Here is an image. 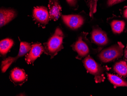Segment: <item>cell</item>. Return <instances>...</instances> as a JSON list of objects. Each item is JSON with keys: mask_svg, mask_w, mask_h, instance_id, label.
Instances as JSON below:
<instances>
[{"mask_svg": "<svg viewBox=\"0 0 127 96\" xmlns=\"http://www.w3.org/2000/svg\"><path fill=\"white\" fill-rule=\"evenodd\" d=\"M88 33L83 32L78 37L77 40L71 47L73 50L77 53V59H80L89 56L92 51L91 45L86 36Z\"/></svg>", "mask_w": 127, "mask_h": 96, "instance_id": "2", "label": "cell"}, {"mask_svg": "<svg viewBox=\"0 0 127 96\" xmlns=\"http://www.w3.org/2000/svg\"><path fill=\"white\" fill-rule=\"evenodd\" d=\"M31 48V44L30 43L21 42L19 53L17 56L15 57H9L2 61L1 65L2 72L3 73L5 72L10 66L13 63H15L19 58L26 56L30 52Z\"/></svg>", "mask_w": 127, "mask_h": 96, "instance_id": "5", "label": "cell"}, {"mask_svg": "<svg viewBox=\"0 0 127 96\" xmlns=\"http://www.w3.org/2000/svg\"><path fill=\"white\" fill-rule=\"evenodd\" d=\"M114 71L120 76H127V62L121 61L115 64L113 66Z\"/></svg>", "mask_w": 127, "mask_h": 96, "instance_id": "15", "label": "cell"}, {"mask_svg": "<svg viewBox=\"0 0 127 96\" xmlns=\"http://www.w3.org/2000/svg\"><path fill=\"white\" fill-rule=\"evenodd\" d=\"M62 19L64 23L72 30H76L84 24L85 19L79 15H63Z\"/></svg>", "mask_w": 127, "mask_h": 96, "instance_id": "7", "label": "cell"}, {"mask_svg": "<svg viewBox=\"0 0 127 96\" xmlns=\"http://www.w3.org/2000/svg\"><path fill=\"white\" fill-rule=\"evenodd\" d=\"M83 63L88 72L95 77L96 83H100L104 81L105 67L97 63L90 55L85 58Z\"/></svg>", "mask_w": 127, "mask_h": 96, "instance_id": "3", "label": "cell"}, {"mask_svg": "<svg viewBox=\"0 0 127 96\" xmlns=\"http://www.w3.org/2000/svg\"><path fill=\"white\" fill-rule=\"evenodd\" d=\"M107 76L108 81L115 87H127V82L122 77L110 74H107Z\"/></svg>", "mask_w": 127, "mask_h": 96, "instance_id": "14", "label": "cell"}, {"mask_svg": "<svg viewBox=\"0 0 127 96\" xmlns=\"http://www.w3.org/2000/svg\"><path fill=\"white\" fill-rule=\"evenodd\" d=\"M64 37L63 32L61 28L58 27L48 41L43 43L45 48L44 53L50 56L51 59L64 48L63 43Z\"/></svg>", "mask_w": 127, "mask_h": 96, "instance_id": "1", "label": "cell"}, {"mask_svg": "<svg viewBox=\"0 0 127 96\" xmlns=\"http://www.w3.org/2000/svg\"><path fill=\"white\" fill-rule=\"evenodd\" d=\"M14 41L10 38H6L0 42V53L1 56L4 57L13 46Z\"/></svg>", "mask_w": 127, "mask_h": 96, "instance_id": "13", "label": "cell"}, {"mask_svg": "<svg viewBox=\"0 0 127 96\" xmlns=\"http://www.w3.org/2000/svg\"><path fill=\"white\" fill-rule=\"evenodd\" d=\"M17 15L16 12L12 9L1 8L0 10V26L3 27L12 20Z\"/></svg>", "mask_w": 127, "mask_h": 96, "instance_id": "12", "label": "cell"}, {"mask_svg": "<svg viewBox=\"0 0 127 96\" xmlns=\"http://www.w3.org/2000/svg\"><path fill=\"white\" fill-rule=\"evenodd\" d=\"M125 56L127 60V48L125 49Z\"/></svg>", "mask_w": 127, "mask_h": 96, "instance_id": "21", "label": "cell"}, {"mask_svg": "<svg viewBox=\"0 0 127 96\" xmlns=\"http://www.w3.org/2000/svg\"><path fill=\"white\" fill-rule=\"evenodd\" d=\"M99 0H88V5L90 8V16L92 17L97 11V4Z\"/></svg>", "mask_w": 127, "mask_h": 96, "instance_id": "17", "label": "cell"}, {"mask_svg": "<svg viewBox=\"0 0 127 96\" xmlns=\"http://www.w3.org/2000/svg\"><path fill=\"white\" fill-rule=\"evenodd\" d=\"M66 2L70 7H75L77 5V0H66Z\"/></svg>", "mask_w": 127, "mask_h": 96, "instance_id": "19", "label": "cell"}, {"mask_svg": "<svg viewBox=\"0 0 127 96\" xmlns=\"http://www.w3.org/2000/svg\"><path fill=\"white\" fill-rule=\"evenodd\" d=\"M126 0H107L106 5L108 7H112L114 5L124 2Z\"/></svg>", "mask_w": 127, "mask_h": 96, "instance_id": "18", "label": "cell"}, {"mask_svg": "<svg viewBox=\"0 0 127 96\" xmlns=\"http://www.w3.org/2000/svg\"><path fill=\"white\" fill-rule=\"evenodd\" d=\"M123 16L125 18L127 19V8L124 10V12H123Z\"/></svg>", "mask_w": 127, "mask_h": 96, "instance_id": "20", "label": "cell"}, {"mask_svg": "<svg viewBox=\"0 0 127 96\" xmlns=\"http://www.w3.org/2000/svg\"><path fill=\"white\" fill-rule=\"evenodd\" d=\"M124 48L122 43H118L102 50L98 56L102 63H109L121 58L123 55Z\"/></svg>", "mask_w": 127, "mask_h": 96, "instance_id": "4", "label": "cell"}, {"mask_svg": "<svg viewBox=\"0 0 127 96\" xmlns=\"http://www.w3.org/2000/svg\"><path fill=\"white\" fill-rule=\"evenodd\" d=\"M126 24L125 21L122 20H115L110 23L111 29L114 33L119 34L124 31Z\"/></svg>", "mask_w": 127, "mask_h": 96, "instance_id": "16", "label": "cell"}, {"mask_svg": "<svg viewBox=\"0 0 127 96\" xmlns=\"http://www.w3.org/2000/svg\"><path fill=\"white\" fill-rule=\"evenodd\" d=\"M45 52V48L40 43H35L31 45L30 52L26 56L25 61L28 64H32L40 55Z\"/></svg>", "mask_w": 127, "mask_h": 96, "instance_id": "9", "label": "cell"}, {"mask_svg": "<svg viewBox=\"0 0 127 96\" xmlns=\"http://www.w3.org/2000/svg\"><path fill=\"white\" fill-rule=\"evenodd\" d=\"M48 7L50 20H57L61 15L62 11L60 0H49Z\"/></svg>", "mask_w": 127, "mask_h": 96, "instance_id": "11", "label": "cell"}, {"mask_svg": "<svg viewBox=\"0 0 127 96\" xmlns=\"http://www.w3.org/2000/svg\"><path fill=\"white\" fill-rule=\"evenodd\" d=\"M28 75L25 71L16 67L11 71L10 79L16 86H21L28 80Z\"/></svg>", "mask_w": 127, "mask_h": 96, "instance_id": "10", "label": "cell"}, {"mask_svg": "<svg viewBox=\"0 0 127 96\" xmlns=\"http://www.w3.org/2000/svg\"><path fill=\"white\" fill-rule=\"evenodd\" d=\"M32 16L33 20L40 26L44 28L48 24L49 20V13L47 8L44 6H37L33 10Z\"/></svg>", "mask_w": 127, "mask_h": 96, "instance_id": "6", "label": "cell"}, {"mask_svg": "<svg viewBox=\"0 0 127 96\" xmlns=\"http://www.w3.org/2000/svg\"><path fill=\"white\" fill-rule=\"evenodd\" d=\"M91 38L92 42L100 46H105L108 42L107 33L97 26L93 28Z\"/></svg>", "mask_w": 127, "mask_h": 96, "instance_id": "8", "label": "cell"}]
</instances>
